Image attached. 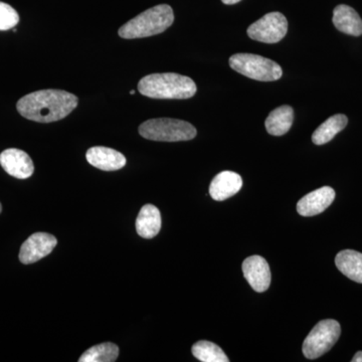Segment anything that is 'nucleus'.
<instances>
[{
  "label": "nucleus",
  "instance_id": "1",
  "mask_svg": "<svg viewBox=\"0 0 362 362\" xmlns=\"http://www.w3.org/2000/svg\"><path fill=\"white\" fill-rule=\"evenodd\" d=\"M78 103V98L66 90H40L21 98L16 109L28 120L51 123L70 115Z\"/></svg>",
  "mask_w": 362,
  "mask_h": 362
},
{
  "label": "nucleus",
  "instance_id": "2",
  "mask_svg": "<svg viewBox=\"0 0 362 362\" xmlns=\"http://www.w3.org/2000/svg\"><path fill=\"white\" fill-rule=\"evenodd\" d=\"M197 90L192 78L175 73L151 74L138 83L140 94L152 99H189Z\"/></svg>",
  "mask_w": 362,
  "mask_h": 362
},
{
  "label": "nucleus",
  "instance_id": "3",
  "mask_svg": "<svg viewBox=\"0 0 362 362\" xmlns=\"http://www.w3.org/2000/svg\"><path fill=\"white\" fill-rule=\"evenodd\" d=\"M175 13L168 4L147 9L119 28L118 33L126 40L142 39L165 32L173 25Z\"/></svg>",
  "mask_w": 362,
  "mask_h": 362
},
{
  "label": "nucleus",
  "instance_id": "4",
  "mask_svg": "<svg viewBox=\"0 0 362 362\" xmlns=\"http://www.w3.org/2000/svg\"><path fill=\"white\" fill-rule=\"evenodd\" d=\"M139 133L143 138L152 141L180 142L194 139L197 132L194 126L187 121L158 118L142 123Z\"/></svg>",
  "mask_w": 362,
  "mask_h": 362
},
{
  "label": "nucleus",
  "instance_id": "5",
  "mask_svg": "<svg viewBox=\"0 0 362 362\" xmlns=\"http://www.w3.org/2000/svg\"><path fill=\"white\" fill-rule=\"evenodd\" d=\"M230 66L243 76L261 82L277 81L283 75L282 68L279 64L258 54H233L230 58Z\"/></svg>",
  "mask_w": 362,
  "mask_h": 362
},
{
  "label": "nucleus",
  "instance_id": "6",
  "mask_svg": "<svg viewBox=\"0 0 362 362\" xmlns=\"http://www.w3.org/2000/svg\"><path fill=\"white\" fill-rule=\"evenodd\" d=\"M341 334V327L337 320L326 319L314 326L304 340L303 354L306 358L316 359L329 351Z\"/></svg>",
  "mask_w": 362,
  "mask_h": 362
},
{
  "label": "nucleus",
  "instance_id": "7",
  "mask_svg": "<svg viewBox=\"0 0 362 362\" xmlns=\"http://www.w3.org/2000/svg\"><path fill=\"white\" fill-rule=\"evenodd\" d=\"M288 32V21L284 14L270 13L249 26L247 33L252 40L266 44H276L284 39Z\"/></svg>",
  "mask_w": 362,
  "mask_h": 362
},
{
  "label": "nucleus",
  "instance_id": "8",
  "mask_svg": "<svg viewBox=\"0 0 362 362\" xmlns=\"http://www.w3.org/2000/svg\"><path fill=\"white\" fill-rule=\"evenodd\" d=\"M57 244L58 240L51 233H33L21 247L20 261L25 265L35 263L51 254Z\"/></svg>",
  "mask_w": 362,
  "mask_h": 362
},
{
  "label": "nucleus",
  "instance_id": "9",
  "mask_svg": "<svg viewBox=\"0 0 362 362\" xmlns=\"http://www.w3.org/2000/svg\"><path fill=\"white\" fill-rule=\"evenodd\" d=\"M243 273L255 291L263 293L270 287V266L263 257L252 256L245 259L243 263Z\"/></svg>",
  "mask_w": 362,
  "mask_h": 362
},
{
  "label": "nucleus",
  "instance_id": "10",
  "mask_svg": "<svg viewBox=\"0 0 362 362\" xmlns=\"http://www.w3.org/2000/svg\"><path fill=\"white\" fill-rule=\"evenodd\" d=\"M0 165L6 173L18 180H26L33 175L35 166L30 156L23 150L11 148L0 154Z\"/></svg>",
  "mask_w": 362,
  "mask_h": 362
},
{
  "label": "nucleus",
  "instance_id": "11",
  "mask_svg": "<svg viewBox=\"0 0 362 362\" xmlns=\"http://www.w3.org/2000/svg\"><path fill=\"white\" fill-rule=\"evenodd\" d=\"M335 199V192L330 187H323L305 195L297 204V211L302 216L322 214Z\"/></svg>",
  "mask_w": 362,
  "mask_h": 362
},
{
  "label": "nucleus",
  "instance_id": "12",
  "mask_svg": "<svg viewBox=\"0 0 362 362\" xmlns=\"http://www.w3.org/2000/svg\"><path fill=\"white\" fill-rule=\"evenodd\" d=\"M242 187V176L233 171H221L211 181L209 194L214 201L223 202L237 194Z\"/></svg>",
  "mask_w": 362,
  "mask_h": 362
},
{
  "label": "nucleus",
  "instance_id": "13",
  "mask_svg": "<svg viewBox=\"0 0 362 362\" xmlns=\"http://www.w3.org/2000/svg\"><path fill=\"white\" fill-rule=\"evenodd\" d=\"M86 158L90 165L104 171L119 170L127 162L120 152L103 146H95L88 150Z\"/></svg>",
  "mask_w": 362,
  "mask_h": 362
},
{
  "label": "nucleus",
  "instance_id": "14",
  "mask_svg": "<svg viewBox=\"0 0 362 362\" xmlns=\"http://www.w3.org/2000/svg\"><path fill=\"white\" fill-rule=\"evenodd\" d=\"M333 23L339 32L359 37L362 35V20L352 7L340 4L333 11Z\"/></svg>",
  "mask_w": 362,
  "mask_h": 362
},
{
  "label": "nucleus",
  "instance_id": "15",
  "mask_svg": "<svg viewBox=\"0 0 362 362\" xmlns=\"http://www.w3.org/2000/svg\"><path fill=\"white\" fill-rule=\"evenodd\" d=\"M161 214L153 204H145L136 220V230L144 239H152L160 232Z\"/></svg>",
  "mask_w": 362,
  "mask_h": 362
},
{
  "label": "nucleus",
  "instance_id": "16",
  "mask_svg": "<svg viewBox=\"0 0 362 362\" xmlns=\"http://www.w3.org/2000/svg\"><path fill=\"white\" fill-rule=\"evenodd\" d=\"M335 265L343 275L350 280L362 284V254L354 250L338 252Z\"/></svg>",
  "mask_w": 362,
  "mask_h": 362
},
{
  "label": "nucleus",
  "instance_id": "17",
  "mask_svg": "<svg viewBox=\"0 0 362 362\" xmlns=\"http://www.w3.org/2000/svg\"><path fill=\"white\" fill-rule=\"evenodd\" d=\"M293 121H294V110L292 107L284 105L271 112L265 121L266 129L271 135H285L291 129Z\"/></svg>",
  "mask_w": 362,
  "mask_h": 362
},
{
  "label": "nucleus",
  "instance_id": "18",
  "mask_svg": "<svg viewBox=\"0 0 362 362\" xmlns=\"http://www.w3.org/2000/svg\"><path fill=\"white\" fill-rule=\"evenodd\" d=\"M349 119L343 114L330 117L325 122L321 124L312 135V141L316 145H323L331 141L340 132L346 127Z\"/></svg>",
  "mask_w": 362,
  "mask_h": 362
},
{
  "label": "nucleus",
  "instance_id": "19",
  "mask_svg": "<svg viewBox=\"0 0 362 362\" xmlns=\"http://www.w3.org/2000/svg\"><path fill=\"white\" fill-rule=\"evenodd\" d=\"M119 356V347L111 342L101 343L86 350L78 362H114Z\"/></svg>",
  "mask_w": 362,
  "mask_h": 362
},
{
  "label": "nucleus",
  "instance_id": "20",
  "mask_svg": "<svg viewBox=\"0 0 362 362\" xmlns=\"http://www.w3.org/2000/svg\"><path fill=\"white\" fill-rule=\"evenodd\" d=\"M195 358L202 362H228L230 359L218 345L206 340L195 343L192 349Z\"/></svg>",
  "mask_w": 362,
  "mask_h": 362
},
{
  "label": "nucleus",
  "instance_id": "21",
  "mask_svg": "<svg viewBox=\"0 0 362 362\" xmlns=\"http://www.w3.org/2000/svg\"><path fill=\"white\" fill-rule=\"evenodd\" d=\"M20 21V16L13 7L0 1V30L13 28Z\"/></svg>",
  "mask_w": 362,
  "mask_h": 362
},
{
  "label": "nucleus",
  "instance_id": "22",
  "mask_svg": "<svg viewBox=\"0 0 362 362\" xmlns=\"http://www.w3.org/2000/svg\"><path fill=\"white\" fill-rule=\"evenodd\" d=\"M352 362H362V351H358L351 359Z\"/></svg>",
  "mask_w": 362,
  "mask_h": 362
},
{
  "label": "nucleus",
  "instance_id": "23",
  "mask_svg": "<svg viewBox=\"0 0 362 362\" xmlns=\"http://www.w3.org/2000/svg\"><path fill=\"white\" fill-rule=\"evenodd\" d=\"M221 1H223L225 4H228V6H230V4H238V2H240V0H221Z\"/></svg>",
  "mask_w": 362,
  "mask_h": 362
},
{
  "label": "nucleus",
  "instance_id": "24",
  "mask_svg": "<svg viewBox=\"0 0 362 362\" xmlns=\"http://www.w3.org/2000/svg\"><path fill=\"white\" fill-rule=\"evenodd\" d=\"M130 94L131 95H134L135 94V90H130Z\"/></svg>",
  "mask_w": 362,
  "mask_h": 362
},
{
  "label": "nucleus",
  "instance_id": "25",
  "mask_svg": "<svg viewBox=\"0 0 362 362\" xmlns=\"http://www.w3.org/2000/svg\"><path fill=\"white\" fill-rule=\"evenodd\" d=\"M1 211H2V207H1V204H0V213H1Z\"/></svg>",
  "mask_w": 362,
  "mask_h": 362
}]
</instances>
